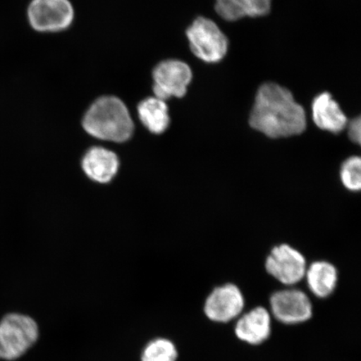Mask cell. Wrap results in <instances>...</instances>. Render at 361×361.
<instances>
[{
    "instance_id": "6da1fadb",
    "label": "cell",
    "mask_w": 361,
    "mask_h": 361,
    "mask_svg": "<svg viewBox=\"0 0 361 361\" xmlns=\"http://www.w3.org/2000/svg\"><path fill=\"white\" fill-rule=\"evenodd\" d=\"M252 128L269 138H286L303 133L306 115L292 93L275 83L261 85L250 117Z\"/></svg>"
},
{
    "instance_id": "7a4b0ae2",
    "label": "cell",
    "mask_w": 361,
    "mask_h": 361,
    "mask_svg": "<svg viewBox=\"0 0 361 361\" xmlns=\"http://www.w3.org/2000/svg\"><path fill=\"white\" fill-rule=\"evenodd\" d=\"M83 128L103 141L124 142L132 137L134 123L128 108L116 97L99 98L85 113Z\"/></svg>"
},
{
    "instance_id": "3957f363",
    "label": "cell",
    "mask_w": 361,
    "mask_h": 361,
    "mask_svg": "<svg viewBox=\"0 0 361 361\" xmlns=\"http://www.w3.org/2000/svg\"><path fill=\"white\" fill-rule=\"evenodd\" d=\"M39 337V328L33 319L24 314H10L0 322V359L20 357Z\"/></svg>"
},
{
    "instance_id": "277c9868",
    "label": "cell",
    "mask_w": 361,
    "mask_h": 361,
    "mask_svg": "<svg viewBox=\"0 0 361 361\" xmlns=\"http://www.w3.org/2000/svg\"><path fill=\"white\" fill-rule=\"evenodd\" d=\"M187 36L192 53L207 63L222 61L228 52V40L213 20L198 17L189 26Z\"/></svg>"
},
{
    "instance_id": "5b68a950",
    "label": "cell",
    "mask_w": 361,
    "mask_h": 361,
    "mask_svg": "<svg viewBox=\"0 0 361 361\" xmlns=\"http://www.w3.org/2000/svg\"><path fill=\"white\" fill-rule=\"evenodd\" d=\"M28 17L30 25L39 32H58L72 24L74 8L69 0H32Z\"/></svg>"
},
{
    "instance_id": "8992f818",
    "label": "cell",
    "mask_w": 361,
    "mask_h": 361,
    "mask_svg": "<svg viewBox=\"0 0 361 361\" xmlns=\"http://www.w3.org/2000/svg\"><path fill=\"white\" fill-rule=\"evenodd\" d=\"M152 75L155 97L165 102L171 97H184L192 79L190 67L178 60L161 62L155 67Z\"/></svg>"
},
{
    "instance_id": "52a82bcc",
    "label": "cell",
    "mask_w": 361,
    "mask_h": 361,
    "mask_svg": "<svg viewBox=\"0 0 361 361\" xmlns=\"http://www.w3.org/2000/svg\"><path fill=\"white\" fill-rule=\"evenodd\" d=\"M265 269L271 276L284 286H293L305 276V256L288 245L274 247L265 261Z\"/></svg>"
},
{
    "instance_id": "ba28073f",
    "label": "cell",
    "mask_w": 361,
    "mask_h": 361,
    "mask_svg": "<svg viewBox=\"0 0 361 361\" xmlns=\"http://www.w3.org/2000/svg\"><path fill=\"white\" fill-rule=\"evenodd\" d=\"M273 314L284 324L306 322L312 316V305L305 293L299 290H284L270 298Z\"/></svg>"
},
{
    "instance_id": "9c48e42d",
    "label": "cell",
    "mask_w": 361,
    "mask_h": 361,
    "mask_svg": "<svg viewBox=\"0 0 361 361\" xmlns=\"http://www.w3.org/2000/svg\"><path fill=\"white\" fill-rule=\"evenodd\" d=\"M245 299L242 292L233 283L214 288L205 302V314L216 322H228L242 312Z\"/></svg>"
},
{
    "instance_id": "30bf717a",
    "label": "cell",
    "mask_w": 361,
    "mask_h": 361,
    "mask_svg": "<svg viewBox=\"0 0 361 361\" xmlns=\"http://www.w3.org/2000/svg\"><path fill=\"white\" fill-rule=\"evenodd\" d=\"M81 165L90 179L99 183H107L118 171L120 161L115 152L102 147H94L85 153Z\"/></svg>"
},
{
    "instance_id": "8fae6325",
    "label": "cell",
    "mask_w": 361,
    "mask_h": 361,
    "mask_svg": "<svg viewBox=\"0 0 361 361\" xmlns=\"http://www.w3.org/2000/svg\"><path fill=\"white\" fill-rule=\"evenodd\" d=\"M313 121L319 129L338 134L348 124L345 113L329 93H322L312 103Z\"/></svg>"
},
{
    "instance_id": "7c38bea8",
    "label": "cell",
    "mask_w": 361,
    "mask_h": 361,
    "mask_svg": "<svg viewBox=\"0 0 361 361\" xmlns=\"http://www.w3.org/2000/svg\"><path fill=\"white\" fill-rule=\"evenodd\" d=\"M236 335L252 345L267 340L270 334V316L263 307H258L243 316L236 326Z\"/></svg>"
},
{
    "instance_id": "4fadbf2b",
    "label": "cell",
    "mask_w": 361,
    "mask_h": 361,
    "mask_svg": "<svg viewBox=\"0 0 361 361\" xmlns=\"http://www.w3.org/2000/svg\"><path fill=\"white\" fill-rule=\"evenodd\" d=\"M272 0H216L215 10L228 21L245 17H261L270 11Z\"/></svg>"
},
{
    "instance_id": "5bb4252c",
    "label": "cell",
    "mask_w": 361,
    "mask_h": 361,
    "mask_svg": "<svg viewBox=\"0 0 361 361\" xmlns=\"http://www.w3.org/2000/svg\"><path fill=\"white\" fill-rule=\"evenodd\" d=\"M311 292L319 298H326L335 291L337 269L327 261H315L307 268L305 276Z\"/></svg>"
},
{
    "instance_id": "9a60e30c",
    "label": "cell",
    "mask_w": 361,
    "mask_h": 361,
    "mask_svg": "<svg viewBox=\"0 0 361 361\" xmlns=\"http://www.w3.org/2000/svg\"><path fill=\"white\" fill-rule=\"evenodd\" d=\"M140 121L153 134L166 132L170 124L169 106L165 101L155 97L140 102L137 107Z\"/></svg>"
},
{
    "instance_id": "2e32d148",
    "label": "cell",
    "mask_w": 361,
    "mask_h": 361,
    "mask_svg": "<svg viewBox=\"0 0 361 361\" xmlns=\"http://www.w3.org/2000/svg\"><path fill=\"white\" fill-rule=\"evenodd\" d=\"M178 351L173 342L157 338L149 343L144 350L142 361H176Z\"/></svg>"
},
{
    "instance_id": "e0dca14e",
    "label": "cell",
    "mask_w": 361,
    "mask_h": 361,
    "mask_svg": "<svg viewBox=\"0 0 361 361\" xmlns=\"http://www.w3.org/2000/svg\"><path fill=\"white\" fill-rule=\"evenodd\" d=\"M343 186L350 192H359L361 188V159L353 156L343 162L340 171Z\"/></svg>"
},
{
    "instance_id": "ac0fdd59",
    "label": "cell",
    "mask_w": 361,
    "mask_h": 361,
    "mask_svg": "<svg viewBox=\"0 0 361 361\" xmlns=\"http://www.w3.org/2000/svg\"><path fill=\"white\" fill-rule=\"evenodd\" d=\"M346 128H348V135L350 141L360 145L361 141V121L360 117L352 120L349 124H347Z\"/></svg>"
}]
</instances>
